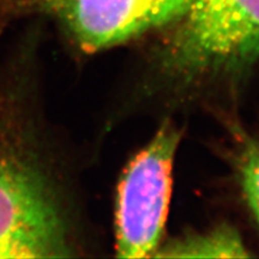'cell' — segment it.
Wrapping results in <instances>:
<instances>
[{
  "label": "cell",
  "mask_w": 259,
  "mask_h": 259,
  "mask_svg": "<svg viewBox=\"0 0 259 259\" xmlns=\"http://www.w3.org/2000/svg\"><path fill=\"white\" fill-rule=\"evenodd\" d=\"M34 144L18 79L0 64V259L71 255L66 222Z\"/></svg>",
  "instance_id": "1"
},
{
  "label": "cell",
  "mask_w": 259,
  "mask_h": 259,
  "mask_svg": "<svg viewBox=\"0 0 259 259\" xmlns=\"http://www.w3.org/2000/svg\"><path fill=\"white\" fill-rule=\"evenodd\" d=\"M163 51V65L185 78L259 59V0H192Z\"/></svg>",
  "instance_id": "2"
},
{
  "label": "cell",
  "mask_w": 259,
  "mask_h": 259,
  "mask_svg": "<svg viewBox=\"0 0 259 259\" xmlns=\"http://www.w3.org/2000/svg\"><path fill=\"white\" fill-rule=\"evenodd\" d=\"M179 141L180 132L167 122L126 166L119 181L115 208L118 257H154L160 247Z\"/></svg>",
  "instance_id": "3"
},
{
  "label": "cell",
  "mask_w": 259,
  "mask_h": 259,
  "mask_svg": "<svg viewBox=\"0 0 259 259\" xmlns=\"http://www.w3.org/2000/svg\"><path fill=\"white\" fill-rule=\"evenodd\" d=\"M192 0H11V19L44 15L56 19L84 52L127 42L177 22Z\"/></svg>",
  "instance_id": "4"
},
{
  "label": "cell",
  "mask_w": 259,
  "mask_h": 259,
  "mask_svg": "<svg viewBox=\"0 0 259 259\" xmlns=\"http://www.w3.org/2000/svg\"><path fill=\"white\" fill-rule=\"evenodd\" d=\"M154 257L164 258H247L240 234L229 226L194 233L158 247Z\"/></svg>",
  "instance_id": "5"
},
{
  "label": "cell",
  "mask_w": 259,
  "mask_h": 259,
  "mask_svg": "<svg viewBox=\"0 0 259 259\" xmlns=\"http://www.w3.org/2000/svg\"><path fill=\"white\" fill-rule=\"evenodd\" d=\"M239 174L246 202L259 223V141H248L242 149Z\"/></svg>",
  "instance_id": "6"
},
{
  "label": "cell",
  "mask_w": 259,
  "mask_h": 259,
  "mask_svg": "<svg viewBox=\"0 0 259 259\" xmlns=\"http://www.w3.org/2000/svg\"><path fill=\"white\" fill-rule=\"evenodd\" d=\"M10 5H11V0H0V31L11 19Z\"/></svg>",
  "instance_id": "7"
}]
</instances>
